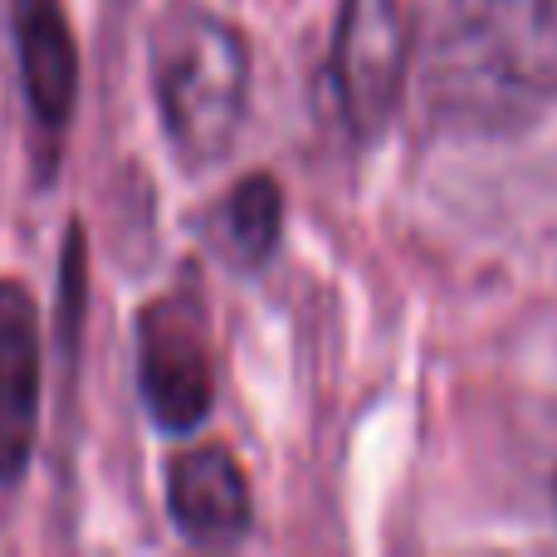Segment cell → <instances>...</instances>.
I'll return each mask as SVG.
<instances>
[{"mask_svg": "<svg viewBox=\"0 0 557 557\" xmlns=\"http://www.w3.org/2000/svg\"><path fill=\"white\" fill-rule=\"evenodd\" d=\"M557 94V0H460L431 54V98L465 123H519Z\"/></svg>", "mask_w": 557, "mask_h": 557, "instance_id": "1", "label": "cell"}, {"mask_svg": "<svg viewBox=\"0 0 557 557\" xmlns=\"http://www.w3.org/2000/svg\"><path fill=\"white\" fill-rule=\"evenodd\" d=\"M152 98L182 166L221 162L250 103V45L206 5H166L152 25Z\"/></svg>", "mask_w": 557, "mask_h": 557, "instance_id": "2", "label": "cell"}, {"mask_svg": "<svg viewBox=\"0 0 557 557\" xmlns=\"http://www.w3.org/2000/svg\"><path fill=\"white\" fill-rule=\"evenodd\" d=\"M411 69V25L401 0H343L333 29L327 84L343 127L367 143L392 123Z\"/></svg>", "mask_w": 557, "mask_h": 557, "instance_id": "3", "label": "cell"}, {"mask_svg": "<svg viewBox=\"0 0 557 557\" xmlns=\"http://www.w3.org/2000/svg\"><path fill=\"white\" fill-rule=\"evenodd\" d=\"M137 386H143L147 416L166 435H191L206 425L215 401L211 343H206V313L196 294H166L143 308L137 323Z\"/></svg>", "mask_w": 557, "mask_h": 557, "instance_id": "4", "label": "cell"}, {"mask_svg": "<svg viewBox=\"0 0 557 557\" xmlns=\"http://www.w3.org/2000/svg\"><path fill=\"white\" fill-rule=\"evenodd\" d=\"M166 513L191 548H235L255 523L250 480L225 445H191L166 465Z\"/></svg>", "mask_w": 557, "mask_h": 557, "instance_id": "5", "label": "cell"}, {"mask_svg": "<svg viewBox=\"0 0 557 557\" xmlns=\"http://www.w3.org/2000/svg\"><path fill=\"white\" fill-rule=\"evenodd\" d=\"M39 431V327L15 278H0V484L29 470Z\"/></svg>", "mask_w": 557, "mask_h": 557, "instance_id": "6", "label": "cell"}, {"mask_svg": "<svg viewBox=\"0 0 557 557\" xmlns=\"http://www.w3.org/2000/svg\"><path fill=\"white\" fill-rule=\"evenodd\" d=\"M10 29H15L20 84L35 123L59 137L78 103V49L59 0H10Z\"/></svg>", "mask_w": 557, "mask_h": 557, "instance_id": "7", "label": "cell"}, {"mask_svg": "<svg viewBox=\"0 0 557 557\" xmlns=\"http://www.w3.org/2000/svg\"><path fill=\"white\" fill-rule=\"evenodd\" d=\"M278 235H284V196H278L274 176L255 172L245 182H235L211 225L221 260L235 264V270H260L278 250Z\"/></svg>", "mask_w": 557, "mask_h": 557, "instance_id": "8", "label": "cell"}, {"mask_svg": "<svg viewBox=\"0 0 557 557\" xmlns=\"http://www.w3.org/2000/svg\"><path fill=\"white\" fill-rule=\"evenodd\" d=\"M553 494H557V480H553Z\"/></svg>", "mask_w": 557, "mask_h": 557, "instance_id": "9", "label": "cell"}]
</instances>
